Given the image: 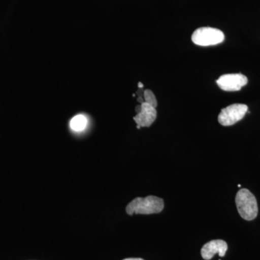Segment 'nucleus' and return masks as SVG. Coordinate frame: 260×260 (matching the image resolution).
Here are the masks:
<instances>
[{
  "mask_svg": "<svg viewBox=\"0 0 260 260\" xmlns=\"http://www.w3.org/2000/svg\"><path fill=\"white\" fill-rule=\"evenodd\" d=\"M164 208V200L158 197L150 195L144 198H137L130 202L126 207V212L129 215L134 214L150 215L160 213Z\"/></svg>",
  "mask_w": 260,
  "mask_h": 260,
  "instance_id": "1",
  "label": "nucleus"
},
{
  "mask_svg": "<svg viewBox=\"0 0 260 260\" xmlns=\"http://www.w3.org/2000/svg\"><path fill=\"white\" fill-rule=\"evenodd\" d=\"M238 212L243 219L252 220L257 216L258 205L254 195L246 189L238 191L236 197Z\"/></svg>",
  "mask_w": 260,
  "mask_h": 260,
  "instance_id": "2",
  "label": "nucleus"
},
{
  "mask_svg": "<svg viewBox=\"0 0 260 260\" xmlns=\"http://www.w3.org/2000/svg\"><path fill=\"white\" fill-rule=\"evenodd\" d=\"M225 36L221 30L210 27L197 29L191 36L193 43L201 47L217 45L223 42Z\"/></svg>",
  "mask_w": 260,
  "mask_h": 260,
  "instance_id": "3",
  "label": "nucleus"
},
{
  "mask_svg": "<svg viewBox=\"0 0 260 260\" xmlns=\"http://www.w3.org/2000/svg\"><path fill=\"white\" fill-rule=\"evenodd\" d=\"M247 112L248 107L245 104H232L222 109L218 115V122L223 126L234 125L242 120Z\"/></svg>",
  "mask_w": 260,
  "mask_h": 260,
  "instance_id": "4",
  "label": "nucleus"
},
{
  "mask_svg": "<svg viewBox=\"0 0 260 260\" xmlns=\"http://www.w3.org/2000/svg\"><path fill=\"white\" fill-rule=\"evenodd\" d=\"M219 88L225 91H238L248 83L247 78L242 74H225L217 80Z\"/></svg>",
  "mask_w": 260,
  "mask_h": 260,
  "instance_id": "5",
  "label": "nucleus"
},
{
  "mask_svg": "<svg viewBox=\"0 0 260 260\" xmlns=\"http://www.w3.org/2000/svg\"><path fill=\"white\" fill-rule=\"evenodd\" d=\"M141 105L140 112L137 114L133 119L138 126L148 127L155 121L157 117L156 108L153 107L150 104L143 102Z\"/></svg>",
  "mask_w": 260,
  "mask_h": 260,
  "instance_id": "6",
  "label": "nucleus"
},
{
  "mask_svg": "<svg viewBox=\"0 0 260 260\" xmlns=\"http://www.w3.org/2000/svg\"><path fill=\"white\" fill-rule=\"evenodd\" d=\"M228 249L227 243L221 239L210 241L205 244L201 249V255L203 259L210 260L215 254L220 256H225Z\"/></svg>",
  "mask_w": 260,
  "mask_h": 260,
  "instance_id": "7",
  "label": "nucleus"
},
{
  "mask_svg": "<svg viewBox=\"0 0 260 260\" xmlns=\"http://www.w3.org/2000/svg\"><path fill=\"white\" fill-rule=\"evenodd\" d=\"M88 119L83 114L74 116L70 122V126L73 131L82 132L86 128Z\"/></svg>",
  "mask_w": 260,
  "mask_h": 260,
  "instance_id": "8",
  "label": "nucleus"
},
{
  "mask_svg": "<svg viewBox=\"0 0 260 260\" xmlns=\"http://www.w3.org/2000/svg\"><path fill=\"white\" fill-rule=\"evenodd\" d=\"M143 100H144V102L150 104L153 107L156 108L157 106H158L156 98H155V95L150 90H145L144 94H143Z\"/></svg>",
  "mask_w": 260,
  "mask_h": 260,
  "instance_id": "9",
  "label": "nucleus"
},
{
  "mask_svg": "<svg viewBox=\"0 0 260 260\" xmlns=\"http://www.w3.org/2000/svg\"><path fill=\"white\" fill-rule=\"evenodd\" d=\"M123 260H144V259H140V258H127V259H124Z\"/></svg>",
  "mask_w": 260,
  "mask_h": 260,
  "instance_id": "10",
  "label": "nucleus"
},
{
  "mask_svg": "<svg viewBox=\"0 0 260 260\" xmlns=\"http://www.w3.org/2000/svg\"><path fill=\"white\" fill-rule=\"evenodd\" d=\"M138 87H139L140 88H143V85L141 83H138Z\"/></svg>",
  "mask_w": 260,
  "mask_h": 260,
  "instance_id": "11",
  "label": "nucleus"
}]
</instances>
